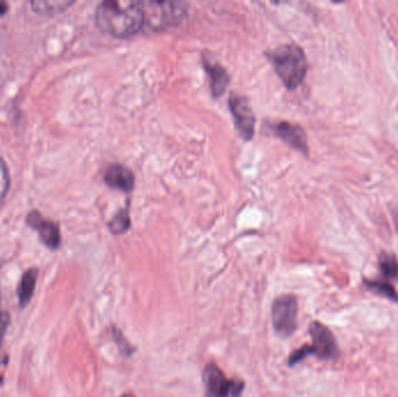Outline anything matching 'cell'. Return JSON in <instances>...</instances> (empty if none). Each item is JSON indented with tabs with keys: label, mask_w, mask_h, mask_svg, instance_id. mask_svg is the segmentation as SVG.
<instances>
[{
	"label": "cell",
	"mask_w": 398,
	"mask_h": 397,
	"mask_svg": "<svg viewBox=\"0 0 398 397\" xmlns=\"http://www.w3.org/2000/svg\"><path fill=\"white\" fill-rule=\"evenodd\" d=\"M72 1H50V0H46V1H41V0H36V1H32L30 3V6L33 8L34 12L36 13L41 14V16H54V14L59 13V12H63V11L68 8L69 6H72Z\"/></svg>",
	"instance_id": "13"
},
{
	"label": "cell",
	"mask_w": 398,
	"mask_h": 397,
	"mask_svg": "<svg viewBox=\"0 0 398 397\" xmlns=\"http://www.w3.org/2000/svg\"><path fill=\"white\" fill-rule=\"evenodd\" d=\"M113 335H115V340H117L119 348H120V351L123 352V355H131L132 353H133V348L131 347V345L126 342L124 335H121L119 330H115V331H113Z\"/></svg>",
	"instance_id": "19"
},
{
	"label": "cell",
	"mask_w": 398,
	"mask_h": 397,
	"mask_svg": "<svg viewBox=\"0 0 398 397\" xmlns=\"http://www.w3.org/2000/svg\"><path fill=\"white\" fill-rule=\"evenodd\" d=\"M204 67L206 71L210 75L211 79V90L213 95L218 97L222 96L226 90V86H229V74L225 68H222V64L218 62H212L211 59H205Z\"/></svg>",
	"instance_id": "11"
},
{
	"label": "cell",
	"mask_w": 398,
	"mask_h": 397,
	"mask_svg": "<svg viewBox=\"0 0 398 397\" xmlns=\"http://www.w3.org/2000/svg\"><path fill=\"white\" fill-rule=\"evenodd\" d=\"M365 286L375 292L377 295L383 296L385 299H390L392 302L398 303V292L390 283L385 281H373V280H365Z\"/></svg>",
	"instance_id": "14"
},
{
	"label": "cell",
	"mask_w": 398,
	"mask_h": 397,
	"mask_svg": "<svg viewBox=\"0 0 398 397\" xmlns=\"http://www.w3.org/2000/svg\"><path fill=\"white\" fill-rule=\"evenodd\" d=\"M312 344L309 345L311 355H316L320 360H336L339 357L340 351L336 338L330 328L319 322L311 323L310 328Z\"/></svg>",
	"instance_id": "6"
},
{
	"label": "cell",
	"mask_w": 398,
	"mask_h": 397,
	"mask_svg": "<svg viewBox=\"0 0 398 397\" xmlns=\"http://www.w3.org/2000/svg\"><path fill=\"white\" fill-rule=\"evenodd\" d=\"M229 108L240 134L245 139H251L254 134L255 117L247 100L233 93L229 98Z\"/></svg>",
	"instance_id": "8"
},
{
	"label": "cell",
	"mask_w": 398,
	"mask_h": 397,
	"mask_svg": "<svg viewBox=\"0 0 398 397\" xmlns=\"http://www.w3.org/2000/svg\"><path fill=\"white\" fill-rule=\"evenodd\" d=\"M105 183L108 187L123 191H131L134 187V175L127 167L121 164H112L105 171Z\"/></svg>",
	"instance_id": "9"
},
{
	"label": "cell",
	"mask_w": 398,
	"mask_h": 397,
	"mask_svg": "<svg viewBox=\"0 0 398 397\" xmlns=\"http://www.w3.org/2000/svg\"><path fill=\"white\" fill-rule=\"evenodd\" d=\"M276 133H278L284 142L296 148L300 151H307V137L302 128L292 125L289 122H282L276 125Z\"/></svg>",
	"instance_id": "10"
},
{
	"label": "cell",
	"mask_w": 398,
	"mask_h": 397,
	"mask_svg": "<svg viewBox=\"0 0 398 397\" xmlns=\"http://www.w3.org/2000/svg\"><path fill=\"white\" fill-rule=\"evenodd\" d=\"M26 223L33 230L38 231L40 240L50 250H57L61 246L59 229L54 221L46 219L39 211H32L26 218Z\"/></svg>",
	"instance_id": "7"
},
{
	"label": "cell",
	"mask_w": 398,
	"mask_h": 397,
	"mask_svg": "<svg viewBox=\"0 0 398 397\" xmlns=\"http://www.w3.org/2000/svg\"><path fill=\"white\" fill-rule=\"evenodd\" d=\"M96 23L99 30L115 38H128L144 26L141 1L110 0L99 4L96 11Z\"/></svg>",
	"instance_id": "1"
},
{
	"label": "cell",
	"mask_w": 398,
	"mask_h": 397,
	"mask_svg": "<svg viewBox=\"0 0 398 397\" xmlns=\"http://www.w3.org/2000/svg\"><path fill=\"white\" fill-rule=\"evenodd\" d=\"M130 227V217L127 211H121L110 221V230L115 234H124Z\"/></svg>",
	"instance_id": "16"
},
{
	"label": "cell",
	"mask_w": 398,
	"mask_h": 397,
	"mask_svg": "<svg viewBox=\"0 0 398 397\" xmlns=\"http://www.w3.org/2000/svg\"><path fill=\"white\" fill-rule=\"evenodd\" d=\"M269 59L287 88L295 89L303 82L307 75V63L305 54L300 47L295 45L280 47L269 55Z\"/></svg>",
	"instance_id": "2"
},
{
	"label": "cell",
	"mask_w": 398,
	"mask_h": 397,
	"mask_svg": "<svg viewBox=\"0 0 398 397\" xmlns=\"http://www.w3.org/2000/svg\"><path fill=\"white\" fill-rule=\"evenodd\" d=\"M273 325L281 337H289L297 328L298 302L294 295H282L271 306Z\"/></svg>",
	"instance_id": "5"
},
{
	"label": "cell",
	"mask_w": 398,
	"mask_h": 397,
	"mask_svg": "<svg viewBox=\"0 0 398 397\" xmlns=\"http://www.w3.org/2000/svg\"><path fill=\"white\" fill-rule=\"evenodd\" d=\"M7 10H8V6H7V4L0 3V16H1V14L5 13V12H7Z\"/></svg>",
	"instance_id": "21"
},
{
	"label": "cell",
	"mask_w": 398,
	"mask_h": 397,
	"mask_svg": "<svg viewBox=\"0 0 398 397\" xmlns=\"http://www.w3.org/2000/svg\"><path fill=\"white\" fill-rule=\"evenodd\" d=\"M206 397H239L245 389L242 381L229 380L215 364H206L203 371Z\"/></svg>",
	"instance_id": "4"
},
{
	"label": "cell",
	"mask_w": 398,
	"mask_h": 397,
	"mask_svg": "<svg viewBox=\"0 0 398 397\" xmlns=\"http://www.w3.org/2000/svg\"><path fill=\"white\" fill-rule=\"evenodd\" d=\"M380 270L387 279L398 281V261L392 254L380 255Z\"/></svg>",
	"instance_id": "15"
},
{
	"label": "cell",
	"mask_w": 398,
	"mask_h": 397,
	"mask_svg": "<svg viewBox=\"0 0 398 397\" xmlns=\"http://www.w3.org/2000/svg\"><path fill=\"white\" fill-rule=\"evenodd\" d=\"M36 280H38V270L36 268H30V270L23 272L17 289L18 299H19V304L21 308H25L33 297Z\"/></svg>",
	"instance_id": "12"
},
{
	"label": "cell",
	"mask_w": 398,
	"mask_h": 397,
	"mask_svg": "<svg viewBox=\"0 0 398 397\" xmlns=\"http://www.w3.org/2000/svg\"><path fill=\"white\" fill-rule=\"evenodd\" d=\"M8 189H10V174H8L6 163L0 156V205L6 198Z\"/></svg>",
	"instance_id": "17"
},
{
	"label": "cell",
	"mask_w": 398,
	"mask_h": 397,
	"mask_svg": "<svg viewBox=\"0 0 398 397\" xmlns=\"http://www.w3.org/2000/svg\"><path fill=\"white\" fill-rule=\"evenodd\" d=\"M309 355H311L310 347H309V345H304V346L297 348L296 351L291 353L290 357H289V366L300 364V361L307 359Z\"/></svg>",
	"instance_id": "18"
},
{
	"label": "cell",
	"mask_w": 398,
	"mask_h": 397,
	"mask_svg": "<svg viewBox=\"0 0 398 397\" xmlns=\"http://www.w3.org/2000/svg\"><path fill=\"white\" fill-rule=\"evenodd\" d=\"M144 10V26L152 30H164L182 19L186 13L184 4L177 1H141Z\"/></svg>",
	"instance_id": "3"
},
{
	"label": "cell",
	"mask_w": 398,
	"mask_h": 397,
	"mask_svg": "<svg viewBox=\"0 0 398 397\" xmlns=\"http://www.w3.org/2000/svg\"><path fill=\"white\" fill-rule=\"evenodd\" d=\"M120 397H135V396H134V395L132 394H124V395H121Z\"/></svg>",
	"instance_id": "22"
},
{
	"label": "cell",
	"mask_w": 398,
	"mask_h": 397,
	"mask_svg": "<svg viewBox=\"0 0 398 397\" xmlns=\"http://www.w3.org/2000/svg\"><path fill=\"white\" fill-rule=\"evenodd\" d=\"M8 325H10V315H8V312L3 311L0 309V345L3 342L4 335L6 333Z\"/></svg>",
	"instance_id": "20"
}]
</instances>
